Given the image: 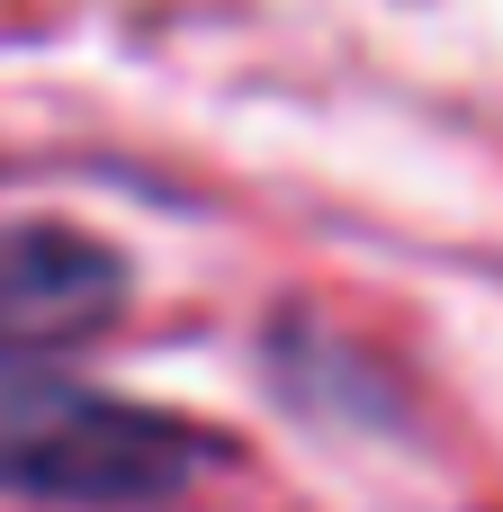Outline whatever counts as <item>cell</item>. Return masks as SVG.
Here are the masks:
<instances>
[{
  "label": "cell",
  "mask_w": 503,
  "mask_h": 512,
  "mask_svg": "<svg viewBox=\"0 0 503 512\" xmlns=\"http://www.w3.org/2000/svg\"><path fill=\"white\" fill-rule=\"evenodd\" d=\"M126 297V261L72 225H0V369L90 342Z\"/></svg>",
  "instance_id": "obj_2"
},
{
  "label": "cell",
  "mask_w": 503,
  "mask_h": 512,
  "mask_svg": "<svg viewBox=\"0 0 503 512\" xmlns=\"http://www.w3.org/2000/svg\"><path fill=\"white\" fill-rule=\"evenodd\" d=\"M207 459H216V441L153 405H117L72 378H0V495L162 504Z\"/></svg>",
  "instance_id": "obj_1"
}]
</instances>
